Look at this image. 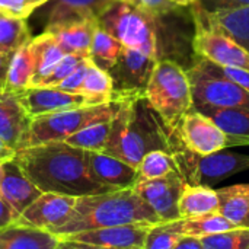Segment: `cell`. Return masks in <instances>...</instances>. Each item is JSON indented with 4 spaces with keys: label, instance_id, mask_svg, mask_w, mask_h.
Segmentation results:
<instances>
[{
    "label": "cell",
    "instance_id": "1",
    "mask_svg": "<svg viewBox=\"0 0 249 249\" xmlns=\"http://www.w3.org/2000/svg\"><path fill=\"white\" fill-rule=\"evenodd\" d=\"M13 160L41 193L85 197L109 193L89 174L86 150L64 142H53L19 149Z\"/></svg>",
    "mask_w": 249,
    "mask_h": 249
},
{
    "label": "cell",
    "instance_id": "2",
    "mask_svg": "<svg viewBox=\"0 0 249 249\" xmlns=\"http://www.w3.org/2000/svg\"><path fill=\"white\" fill-rule=\"evenodd\" d=\"M120 99L121 105L111 120L109 137L102 153L136 169L143 156L152 150L174 153V134L149 105L144 95H128Z\"/></svg>",
    "mask_w": 249,
    "mask_h": 249
},
{
    "label": "cell",
    "instance_id": "3",
    "mask_svg": "<svg viewBox=\"0 0 249 249\" xmlns=\"http://www.w3.org/2000/svg\"><path fill=\"white\" fill-rule=\"evenodd\" d=\"M158 223L162 220L152 207L133 188H127L76 198L67 219L50 233L61 241L86 231L125 225L155 226Z\"/></svg>",
    "mask_w": 249,
    "mask_h": 249
},
{
    "label": "cell",
    "instance_id": "4",
    "mask_svg": "<svg viewBox=\"0 0 249 249\" xmlns=\"http://www.w3.org/2000/svg\"><path fill=\"white\" fill-rule=\"evenodd\" d=\"M144 98L172 134L179 120L194 108L187 70L169 58L156 61Z\"/></svg>",
    "mask_w": 249,
    "mask_h": 249
},
{
    "label": "cell",
    "instance_id": "5",
    "mask_svg": "<svg viewBox=\"0 0 249 249\" xmlns=\"http://www.w3.org/2000/svg\"><path fill=\"white\" fill-rule=\"evenodd\" d=\"M120 105L121 99L31 118V123L19 143L18 150L53 142H64L67 137L88 125L111 121Z\"/></svg>",
    "mask_w": 249,
    "mask_h": 249
},
{
    "label": "cell",
    "instance_id": "6",
    "mask_svg": "<svg viewBox=\"0 0 249 249\" xmlns=\"http://www.w3.org/2000/svg\"><path fill=\"white\" fill-rule=\"evenodd\" d=\"M98 23L117 38L123 47L139 50L159 60L158 18L128 3L114 0L98 18Z\"/></svg>",
    "mask_w": 249,
    "mask_h": 249
},
{
    "label": "cell",
    "instance_id": "7",
    "mask_svg": "<svg viewBox=\"0 0 249 249\" xmlns=\"http://www.w3.org/2000/svg\"><path fill=\"white\" fill-rule=\"evenodd\" d=\"M178 172L187 184L213 187L225 178L249 169V155L216 152L207 156H197L185 149H175Z\"/></svg>",
    "mask_w": 249,
    "mask_h": 249
},
{
    "label": "cell",
    "instance_id": "8",
    "mask_svg": "<svg viewBox=\"0 0 249 249\" xmlns=\"http://www.w3.org/2000/svg\"><path fill=\"white\" fill-rule=\"evenodd\" d=\"M193 12L196 22L193 36L194 53L200 58L217 66L238 67L249 71V51L220 28L209 22L196 6H193Z\"/></svg>",
    "mask_w": 249,
    "mask_h": 249
},
{
    "label": "cell",
    "instance_id": "9",
    "mask_svg": "<svg viewBox=\"0 0 249 249\" xmlns=\"http://www.w3.org/2000/svg\"><path fill=\"white\" fill-rule=\"evenodd\" d=\"M187 74L194 107L249 109V92L226 77L210 71L201 58L187 70Z\"/></svg>",
    "mask_w": 249,
    "mask_h": 249
},
{
    "label": "cell",
    "instance_id": "10",
    "mask_svg": "<svg viewBox=\"0 0 249 249\" xmlns=\"http://www.w3.org/2000/svg\"><path fill=\"white\" fill-rule=\"evenodd\" d=\"M174 136L178 146L197 156H207L232 147V139L207 115L190 109L178 123Z\"/></svg>",
    "mask_w": 249,
    "mask_h": 249
},
{
    "label": "cell",
    "instance_id": "11",
    "mask_svg": "<svg viewBox=\"0 0 249 249\" xmlns=\"http://www.w3.org/2000/svg\"><path fill=\"white\" fill-rule=\"evenodd\" d=\"M158 58L139 50L123 47V51L108 71L112 79V101L127 95H144Z\"/></svg>",
    "mask_w": 249,
    "mask_h": 249
},
{
    "label": "cell",
    "instance_id": "12",
    "mask_svg": "<svg viewBox=\"0 0 249 249\" xmlns=\"http://www.w3.org/2000/svg\"><path fill=\"white\" fill-rule=\"evenodd\" d=\"M19 102L31 118L74 109L80 107L98 105L107 101L82 93H71L58 88H26L20 92H15ZM109 102V101H108Z\"/></svg>",
    "mask_w": 249,
    "mask_h": 249
},
{
    "label": "cell",
    "instance_id": "13",
    "mask_svg": "<svg viewBox=\"0 0 249 249\" xmlns=\"http://www.w3.org/2000/svg\"><path fill=\"white\" fill-rule=\"evenodd\" d=\"M184 178L178 171L150 181H137L133 190L152 207L162 222L179 219L178 201L184 188Z\"/></svg>",
    "mask_w": 249,
    "mask_h": 249
},
{
    "label": "cell",
    "instance_id": "14",
    "mask_svg": "<svg viewBox=\"0 0 249 249\" xmlns=\"http://www.w3.org/2000/svg\"><path fill=\"white\" fill-rule=\"evenodd\" d=\"M74 204V197L42 193L29 207H26L18 216L15 225L50 232L67 219Z\"/></svg>",
    "mask_w": 249,
    "mask_h": 249
},
{
    "label": "cell",
    "instance_id": "15",
    "mask_svg": "<svg viewBox=\"0 0 249 249\" xmlns=\"http://www.w3.org/2000/svg\"><path fill=\"white\" fill-rule=\"evenodd\" d=\"M149 229L150 226H140V225L112 226V228L80 232L69 238H64L61 241H73V242L92 245V247H102V248L143 249Z\"/></svg>",
    "mask_w": 249,
    "mask_h": 249
},
{
    "label": "cell",
    "instance_id": "16",
    "mask_svg": "<svg viewBox=\"0 0 249 249\" xmlns=\"http://www.w3.org/2000/svg\"><path fill=\"white\" fill-rule=\"evenodd\" d=\"M86 162L93 181L111 191L133 188L137 182V169L114 156L86 150Z\"/></svg>",
    "mask_w": 249,
    "mask_h": 249
},
{
    "label": "cell",
    "instance_id": "17",
    "mask_svg": "<svg viewBox=\"0 0 249 249\" xmlns=\"http://www.w3.org/2000/svg\"><path fill=\"white\" fill-rule=\"evenodd\" d=\"M0 185L1 198L12 207L16 216H19L42 194L13 159L0 165Z\"/></svg>",
    "mask_w": 249,
    "mask_h": 249
},
{
    "label": "cell",
    "instance_id": "18",
    "mask_svg": "<svg viewBox=\"0 0 249 249\" xmlns=\"http://www.w3.org/2000/svg\"><path fill=\"white\" fill-rule=\"evenodd\" d=\"M31 123L18 95L10 90L0 92V140L18 150L19 143Z\"/></svg>",
    "mask_w": 249,
    "mask_h": 249
},
{
    "label": "cell",
    "instance_id": "19",
    "mask_svg": "<svg viewBox=\"0 0 249 249\" xmlns=\"http://www.w3.org/2000/svg\"><path fill=\"white\" fill-rule=\"evenodd\" d=\"M96 25L98 19H83L45 28V32L53 35L64 54H79L89 57L92 36Z\"/></svg>",
    "mask_w": 249,
    "mask_h": 249
},
{
    "label": "cell",
    "instance_id": "20",
    "mask_svg": "<svg viewBox=\"0 0 249 249\" xmlns=\"http://www.w3.org/2000/svg\"><path fill=\"white\" fill-rule=\"evenodd\" d=\"M48 16L45 28L76 22L83 19H98L99 15L114 0H48Z\"/></svg>",
    "mask_w": 249,
    "mask_h": 249
},
{
    "label": "cell",
    "instance_id": "21",
    "mask_svg": "<svg viewBox=\"0 0 249 249\" xmlns=\"http://www.w3.org/2000/svg\"><path fill=\"white\" fill-rule=\"evenodd\" d=\"M212 118L231 139L233 146H249V109L194 107Z\"/></svg>",
    "mask_w": 249,
    "mask_h": 249
},
{
    "label": "cell",
    "instance_id": "22",
    "mask_svg": "<svg viewBox=\"0 0 249 249\" xmlns=\"http://www.w3.org/2000/svg\"><path fill=\"white\" fill-rule=\"evenodd\" d=\"M60 239L47 231L9 225L0 229V249H55Z\"/></svg>",
    "mask_w": 249,
    "mask_h": 249
},
{
    "label": "cell",
    "instance_id": "23",
    "mask_svg": "<svg viewBox=\"0 0 249 249\" xmlns=\"http://www.w3.org/2000/svg\"><path fill=\"white\" fill-rule=\"evenodd\" d=\"M219 197L217 191L206 185H191L184 184L179 201L178 212L179 219L200 217L212 213H217Z\"/></svg>",
    "mask_w": 249,
    "mask_h": 249
},
{
    "label": "cell",
    "instance_id": "24",
    "mask_svg": "<svg viewBox=\"0 0 249 249\" xmlns=\"http://www.w3.org/2000/svg\"><path fill=\"white\" fill-rule=\"evenodd\" d=\"M216 191L219 197L217 213L236 228H242L249 214V184L231 185Z\"/></svg>",
    "mask_w": 249,
    "mask_h": 249
},
{
    "label": "cell",
    "instance_id": "25",
    "mask_svg": "<svg viewBox=\"0 0 249 249\" xmlns=\"http://www.w3.org/2000/svg\"><path fill=\"white\" fill-rule=\"evenodd\" d=\"M193 6H196L209 22L220 28L223 32H226L236 42H239L247 51H249V6L242 9L222 10L214 13H207L201 10L197 4Z\"/></svg>",
    "mask_w": 249,
    "mask_h": 249
},
{
    "label": "cell",
    "instance_id": "26",
    "mask_svg": "<svg viewBox=\"0 0 249 249\" xmlns=\"http://www.w3.org/2000/svg\"><path fill=\"white\" fill-rule=\"evenodd\" d=\"M32 47L35 51L36 63H35L34 76L28 88H35L44 77H47L55 69V66L66 55L64 51L57 44V41L48 32H44L36 38H32Z\"/></svg>",
    "mask_w": 249,
    "mask_h": 249
},
{
    "label": "cell",
    "instance_id": "27",
    "mask_svg": "<svg viewBox=\"0 0 249 249\" xmlns=\"http://www.w3.org/2000/svg\"><path fill=\"white\" fill-rule=\"evenodd\" d=\"M35 51L32 47V41L26 45L20 47L12 57L7 80H6V90L10 92H20L29 86V82L35 71Z\"/></svg>",
    "mask_w": 249,
    "mask_h": 249
},
{
    "label": "cell",
    "instance_id": "28",
    "mask_svg": "<svg viewBox=\"0 0 249 249\" xmlns=\"http://www.w3.org/2000/svg\"><path fill=\"white\" fill-rule=\"evenodd\" d=\"M175 229L185 238H206L210 235L222 233L231 229H235L236 226L231 223L228 219H225L219 213H212L200 217H190V219H178L174 220Z\"/></svg>",
    "mask_w": 249,
    "mask_h": 249
},
{
    "label": "cell",
    "instance_id": "29",
    "mask_svg": "<svg viewBox=\"0 0 249 249\" xmlns=\"http://www.w3.org/2000/svg\"><path fill=\"white\" fill-rule=\"evenodd\" d=\"M123 51V44L107 32L99 23L96 25L90 44V60L92 63L104 71H109L117 63Z\"/></svg>",
    "mask_w": 249,
    "mask_h": 249
},
{
    "label": "cell",
    "instance_id": "30",
    "mask_svg": "<svg viewBox=\"0 0 249 249\" xmlns=\"http://www.w3.org/2000/svg\"><path fill=\"white\" fill-rule=\"evenodd\" d=\"M32 41L26 19L0 13V54L13 55L20 47Z\"/></svg>",
    "mask_w": 249,
    "mask_h": 249
},
{
    "label": "cell",
    "instance_id": "31",
    "mask_svg": "<svg viewBox=\"0 0 249 249\" xmlns=\"http://www.w3.org/2000/svg\"><path fill=\"white\" fill-rule=\"evenodd\" d=\"M178 171L174 153L166 150H152L143 156L137 166V181L163 178Z\"/></svg>",
    "mask_w": 249,
    "mask_h": 249
},
{
    "label": "cell",
    "instance_id": "32",
    "mask_svg": "<svg viewBox=\"0 0 249 249\" xmlns=\"http://www.w3.org/2000/svg\"><path fill=\"white\" fill-rule=\"evenodd\" d=\"M109 131H111V121L92 124L74 133L73 136L67 137L64 143L88 152H104L109 137Z\"/></svg>",
    "mask_w": 249,
    "mask_h": 249
},
{
    "label": "cell",
    "instance_id": "33",
    "mask_svg": "<svg viewBox=\"0 0 249 249\" xmlns=\"http://www.w3.org/2000/svg\"><path fill=\"white\" fill-rule=\"evenodd\" d=\"M82 95L101 98L104 101H112V79L108 71L101 70L93 63L89 67L83 86L80 89Z\"/></svg>",
    "mask_w": 249,
    "mask_h": 249
},
{
    "label": "cell",
    "instance_id": "34",
    "mask_svg": "<svg viewBox=\"0 0 249 249\" xmlns=\"http://www.w3.org/2000/svg\"><path fill=\"white\" fill-rule=\"evenodd\" d=\"M204 249H247L249 247V228H235L222 233L200 239Z\"/></svg>",
    "mask_w": 249,
    "mask_h": 249
},
{
    "label": "cell",
    "instance_id": "35",
    "mask_svg": "<svg viewBox=\"0 0 249 249\" xmlns=\"http://www.w3.org/2000/svg\"><path fill=\"white\" fill-rule=\"evenodd\" d=\"M184 238L175 229L174 222H162L150 226L143 249H174Z\"/></svg>",
    "mask_w": 249,
    "mask_h": 249
},
{
    "label": "cell",
    "instance_id": "36",
    "mask_svg": "<svg viewBox=\"0 0 249 249\" xmlns=\"http://www.w3.org/2000/svg\"><path fill=\"white\" fill-rule=\"evenodd\" d=\"M83 58L86 57L79 54H66L55 66V69L47 77H44L35 88H55L79 66V63H82Z\"/></svg>",
    "mask_w": 249,
    "mask_h": 249
},
{
    "label": "cell",
    "instance_id": "37",
    "mask_svg": "<svg viewBox=\"0 0 249 249\" xmlns=\"http://www.w3.org/2000/svg\"><path fill=\"white\" fill-rule=\"evenodd\" d=\"M120 1L128 3L133 7H136L150 16H155V18L171 15L179 9L171 0H120Z\"/></svg>",
    "mask_w": 249,
    "mask_h": 249
},
{
    "label": "cell",
    "instance_id": "38",
    "mask_svg": "<svg viewBox=\"0 0 249 249\" xmlns=\"http://www.w3.org/2000/svg\"><path fill=\"white\" fill-rule=\"evenodd\" d=\"M92 64L90 57H86L82 60V63H79V66L55 88L66 90V92H71V93H80V89L83 86V82L86 79V74L89 71V67Z\"/></svg>",
    "mask_w": 249,
    "mask_h": 249
},
{
    "label": "cell",
    "instance_id": "39",
    "mask_svg": "<svg viewBox=\"0 0 249 249\" xmlns=\"http://www.w3.org/2000/svg\"><path fill=\"white\" fill-rule=\"evenodd\" d=\"M203 60V58H201ZM204 66L216 73V74H220L223 77H226L228 80L236 83L238 86H241L242 89H245L247 92H249V71L248 70H244V69H238V67H226V66H217L212 61H207V60H203Z\"/></svg>",
    "mask_w": 249,
    "mask_h": 249
},
{
    "label": "cell",
    "instance_id": "40",
    "mask_svg": "<svg viewBox=\"0 0 249 249\" xmlns=\"http://www.w3.org/2000/svg\"><path fill=\"white\" fill-rule=\"evenodd\" d=\"M194 4H197L201 10L207 13H214V12H222V10L248 7L249 0H197Z\"/></svg>",
    "mask_w": 249,
    "mask_h": 249
},
{
    "label": "cell",
    "instance_id": "41",
    "mask_svg": "<svg viewBox=\"0 0 249 249\" xmlns=\"http://www.w3.org/2000/svg\"><path fill=\"white\" fill-rule=\"evenodd\" d=\"M34 10L25 0H0V13L7 16L26 19Z\"/></svg>",
    "mask_w": 249,
    "mask_h": 249
},
{
    "label": "cell",
    "instance_id": "42",
    "mask_svg": "<svg viewBox=\"0 0 249 249\" xmlns=\"http://www.w3.org/2000/svg\"><path fill=\"white\" fill-rule=\"evenodd\" d=\"M16 217L18 216L15 214V212L12 210V207L3 198H0V229H3V228H6L9 225L15 223Z\"/></svg>",
    "mask_w": 249,
    "mask_h": 249
},
{
    "label": "cell",
    "instance_id": "43",
    "mask_svg": "<svg viewBox=\"0 0 249 249\" xmlns=\"http://www.w3.org/2000/svg\"><path fill=\"white\" fill-rule=\"evenodd\" d=\"M12 57L13 55L10 54H0V92L6 90V80H7V73H9Z\"/></svg>",
    "mask_w": 249,
    "mask_h": 249
},
{
    "label": "cell",
    "instance_id": "44",
    "mask_svg": "<svg viewBox=\"0 0 249 249\" xmlns=\"http://www.w3.org/2000/svg\"><path fill=\"white\" fill-rule=\"evenodd\" d=\"M174 249H204L200 239L197 238H184Z\"/></svg>",
    "mask_w": 249,
    "mask_h": 249
},
{
    "label": "cell",
    "instance_id": "45",
    "mask_svg": "<svg viewBox=\"0 0 249 249\" xmlns=\"http://www.w3.org/2000/svg\"><path fill=\"white\" fill-rule=\"evenodd\" d=\"M15 152H16L15 149L9 147L6 143H3V142L0 140V163H3V162H6V160H10V159H13Z\"/></svg>",
    "mask_w": 249,
    "mask_h": 249
},
{
    "label": "cell",
    "instance_id": "46",
    "mask_svg": "<svg viewBox=\"0 0 249 249\" xmlns=\"http://www.w3.org/2000/svg\"><path fill=\"white\" fill-rule=\"evenodd\" d=\"M70 249H117V248H102V247H92V245H85V244H79V242H73V241H64ZM131 249H142V248H131Z\"/></svg>",
    "mask_w": 249,
    "mask_h": 249
},
{
    "label": "cell",
    "instance_id": "47",
    "mask_svg": "<svg viewBox=\"0 0 249 249\" xmlns=\"http://www.w3.org/2000/svg\"><path fill=\"white\" fill-rule=\"evenodd\" d=\"M175 6L178 7H185V6H190V4H194L197 0H171Z\"/></svg>",
    "mask_w": 249,
    "mask_h": 249
},
{
    "label": "cell",
    "instance_id": "48",
    "mask_svg": "<svg viewBox=\"0 0 249 249\" xmlns=\"http://www.w3.org/2000/svg\"><path fill=\"white\" fill-rule=\"evenodd\" d=\"M29 6H32L34 9H38L39 6H42V4H45V3H48V0H25Z\"/></svg>",
    "mask_w": 249,
    "mask_h": 249
},
{
    "label": "cell",
    "instance_id": "49",
    "mask_svg": "<svg viewBox=\"0 0 249 249\" xmlns=\"http://www.w3.org/2000/svg\"><path fill=\"white\" fill-rule=\"evenodd\" d=\"M55 249H70V248H69V245H67V244H66L64 241H60L58 247H57Z\"/></svg>",
    "mask_w": 249,
    "mask_h": 249
},
{
    "label": "cell",
    "instance_id": "50",
    "mask_svg": "<svg viewBox=\"0 0 249 249\" xmlns=\"http://www.w3.org/2000/svg\"><path fill=\"white\" fill-rule=\"evenodd\" d=\"M242 228H249V214L248 217H247V220H245V223H244V226Z\"/></svg>",
    "mask_w": 249,
    "mask_h": 249
},
{
    "label": "cell",
    "instance_id": "51",
    "mask_svg": "<svg viewBox=\"0 0 249 249\" xmlns=\"http://www.w3.org/2000/svg\"><path fill=\"white\" fill-rule=\"evenodd\" d=\"M0 198H1V185H0Z\"/></svg>",
    "mask_w": 249,
    "mask_h": 249
},
{
    "label": "cell",
    "instance_id": "52",
    "mask_svg": "<svg viewBox=\"0 0 249 249\" xmlns=\"http://www.w3.org/2000/svg\"><path fill=\"white\" fill-rule=\"evenodd\" d=\"M247 249H249V247H248V248H247Z\"/></svg>",
    "mask_w": 249,
    "mask_h": 249
},
{
    "label": "cell",
    "instance_id": "53",
    "mask_svg": "<svg viewBox=\"0 0 249 249\" xmlns=\"http://www.w3.org/2000/svg\"><path fill=\"white\" fill-rule=\"evenodd\" d=\"M0 165H1V163H0Z\"/></svg>",
    "mask_w": 249,
    "mask_h": 249
}]
</instances>
